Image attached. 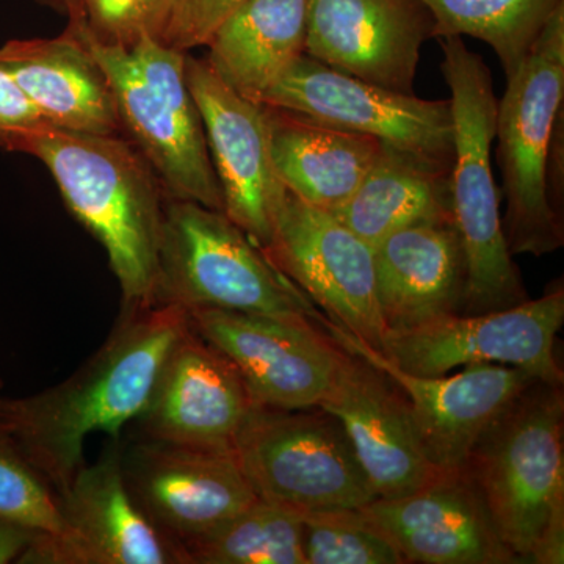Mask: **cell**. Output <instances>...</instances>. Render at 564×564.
<instances>
[{
	"label": "cell",
	"mask_w": 564,
	"mask_h": 564,
	"mask_svg": "<svg viewBox=\"0 0 564 564\" xmlns=\"http://www.w3.org/2000/svg\"><path fill=\"white\" fill-rule=\"evenodd\" d=\"M188 326V311L180 304H122L106 343L68 380L24 399L0 397L14 443L55 497L85 466L87 436L107 433L120 441L143 413Z\"/></svg>",
	"instance_id": "obj_1"
},
{
	"label": "cell",
	"mask_w": 564,
	"mask_h": 564,
	"mask_svg": "<svg viewBox=\"0 0 564 564\" xmlns=\"http://www.w3.org/2000/svg\"><path fill=\"white\" fill-rule=\"evenodd\" d=\"M3 150L50 170L68 209L106 250L122 304L155 303L166 195L143 154L117 133L50 124L14 132Z\"/></svg>",
	"instance_id": "obj_2"
},
{
	"label": "cell",
	"mask_w": 564,
	"mask_h": 564,
	"mask_svg": "<svg viewBox=\"0 0 564 564\" xmlns=\"http://www.w3.org/2000/svg\"><path fill=\"white\" fill-rule=\"evenodd\" d=\"M464 469L519 562H564L563 384L527 386L478 437Z\"/></svg>",
	"instance_id": "obj_3"
},
{
	"label": "cell",
	"mask_w": 564,
	"mask_h": 564,
	"mask_svg": "<svg viewBox=\"0 0 564 564\" xmlns=\"http://www.w3.org/2000/svg\"><path fill=\"white\" fill-rule=\"evenodd\" d=\"M441 40V70L451 90L454 166L451 172L452 223L466 261L464 315L508 310L529 300L521 273L508 250L499 192L492 173L497 99L492 74L463 36Z\"/></svg>",
	"instance_id": "obj_4"
},
{
	"label": "cell",
	"mask_w": 564,
	"mask_h": 564,
	"mask_svg": "<svg viewBox=\"0 0 564 564\" xmlns=\"http://www.w3.org/2000/svg\"><path fill=\"white\" fill-rule=\"evenodd\" d=\"M68 31L87 47L109 82L121 129L158 174L170 198L223 212L220 182L207 147L202 115L185 76V54L144 39L109 46Z\"/></svg>",
	"instance_id": "obj_5"
},
{
	"label": "cell",
	"mask_w": 564,
	"mask_h": 564,
	"mask_svg": "<svg viewBox=\"0 0 564 564\" xmlns=\"http://www.w3.org/2000/svg\"><path fill=\"white\" fill-rule=\"evenodd\" d=\"M155 302L302 325L321 314L223 212L170 196L163 210Z\"/></svg>",
	"instance_id": "obj_6"
},
{
	"label": "cell",
	"mask_w": 564,
	"mask_h": 564,
	"mask_svg": "<svg viewBox=\"0 0 564 564\" xmlns=\"http://www.w3.org/2000/svg\"><path fill=\"white\" fill-rule=\"evenodd\" d=\"M564 110V3L552 13L525 61L507 79L497 106V159L511 254H552L564 245L563 218L552 207L547 161L556 118Z\"/></svg>",
	"instance_id": "obj_7"
},
{
	"label": "cell",
	"mask_w": 564,
	"mask_h": 564,
	"mask_svg": "<svg viewBox=\"0 0 564 564\" xmlns=\"http://www.w3.org/2000/svg\"><path fill=\"white\" fill-rule=\"evenodd\" d=\"M234 455L259 499L299 516L356 510L378 499L343 423L321 406L256 404Z\"/></svg>",
	"instance_id": "obj_8"
},
{
	"label": "cell",
	"mask_w": 564,
	"mask_h": 564,
	"mask_svg": "<svg viewBox=\"0 0 564 564\" xmlns=\"http://www.w3.org/2000/svg\"><path fill=\"white\" fill-rule=\"evenodd\" d=\"M261 251L329 322L383 351L389 332L377 302L373 248L336 215L288 192Z\"/></svg>",
	"instance_id": "obj_9"
},
{
	"label": "cell",
	"mask_w": 564,
	"mask_h": 564,
	"mask_svg": "<svg viewBox=\"0 0 564 564\" xmlns=\"http://www.w3.org/2000/svg\"><path fill=\"white\" fill-rule=\"evenodd\" d=\"M262 106L373 137L444 172L454 166L451 99L429 101L388 90L304 54L270 88Z\"/></svg>",
	"instance_id": "obj_10"
},
{
	"label": "cell",
	"mask_w": 564,
	"mask_h": 564,
	"mask_svg": "<svg viewBox=\"0 0 564 564\" xmlns=\"http://www.w3.org/2000/svg\"><path fill=\"white\" fill-rule=\"evenodd\" d=\"M564 322V291L525 300L508 310L454 314L389 333L383 355L404 372L441 377L470 364L514 367L549 384H563L556 334Z\"/></svg>",
	"instance_id": "obj_11"
},
{
	"label": "cell",
	"mask_w": 564,
	"mask_h": 564,
	"mask_svg": "<svg viewBox=\"0 0 564 564\" xmlns=\"http://www.w3.org/2000/svg\"><path fill=\"white\" fill-rule=\"evenodd\" d=\"M122 477L132 502L181 564L182 545L258 500L234 454L122 434Z\"/></svg>",
	"instance_id": "obj_12"
},
{
	"label": "cell",
	"mask_w": 564,
	"mask_h": 564,
	"mask_svg": "<svg viewBox=\"0 0 564 564\" xmlns=\"http://www.w3.org/2000/svg\"><path fill=\"white\" fill-rule=\"evenodd\" d=\"M191 326L236 367L259 406L303 410L321 404L340 347L317 322L195 307Z\"/></svg>",
	"instance_id": "obj_13"
},
{
	"label": "cell",
	"mask_w": 564,
	"mask_h": 564,
	"mask_svg": "<svg viewBox=\"0 0 564 564\" xmlns=\"http://www.w3.org/2000/svg\"><path fill=\"white\" fill-rule=\"evenodd\" d=\"M185 76L220 182L223 214L262 250L288 193L274 170L265 106L234 91L206 58L185 54Z\"/></svg>",
	"instance_id": "obj_14"
},
{
	"label": "cell",
	"mask_w": 564,
	"mask_h": 564,
	"mask_svg": "<svg viewBox=\"0 0 564 564\" xmlns=\"http://www.w3.org/2000/svg\"><path fill=\"white\" fill-rule=\"evenodd\" d=\"M315 322L339 347L372 362L402 389L423 452L437 470L462 469L478 437L536 380L522 370L499 364H470L451 377L408 373L322 313Z\"/></svg>",
	"instance_id": "obj_15"
},
{
	"label": "cell",
	"mask_w": 564,
	"mask_h": 564,
	"mask_svg": "<svg viewBox=\"0 0 564 564\" xmlns=\"http://www.w3.org/2000/svg\"><path fill=\"white\" fill-rule=\"evenodd\" d=\"M62 532L36 533L20 564H177L172 547L132 502L120 441L82 467L57 496Z\"/></svg>",
	"instance_id": "obj_16"
},
{
	"label": "cell",
	"mask_w": 564,
	"mask_h": 564,
	"mask_svg": "<svg viewBox=\"0 0 564 564\" xmlns=\"http://www.w3.org/2000/svg\"><path fill=\"white\" fill-rule=\"evenodd\" d=\"M254 406L231 361L188 326L163 364L150 403L126 433L234 454L237 436Z\"/></svg>",
	"instance_id": "obj_17"
},
{
	"label": "cell",
	"mask_w": 564,
	"mask_h": 564,
	"mask_svg": "<svg viewBox=\"0 0 564 564\" xmlns=\"http://www.w3.org/2000/svg\"><path fill=\"white\" fill-rule=\"evenodd\" d=\"M433 31L422 0H307L306 55L392 91L413 95Z\"/></svg>",
	"instance_id": "obj_18"
},
{
	"label": "cell",
	"mask_w": 564,
	"mask_h": 564,
	"mask_svg": "<svg viewBox=\"0 0 564 564\" xmlns=\"http://www.w3.org/2000/svg\"><path fill=\"white\" fill-rule=\"evenodd\" d=\"M318 406L343 423L378 499L406 496L440 473L423 452L402 389L361 356L340 347Z\"/></svg>",
	"instance_id": "obj_19"
},
{
	"label": "cell",
	"mask_w": 564,
	"mask_h": 564,
	"mask_svg": "<svg viewBox=\"0 0 564 564\" xmlns=\"http://www.w3.org/2000/svg\"><path fill=\"white\" fill-rule=\"evenodd\" d=\"M406 563L519 564L494 524L467 470H440L429 484L395 499L359 508Z\"/></svg>",
	"instance_id": "obj_20"
},
{
	"label": "cell",
	"mask_w": 564,
	"mask_h": 564,
	"mask_svg": "<svg viewBox=\"0 0 564 564\" xmlns=\"http://www.w3.org/2000/svg\"><path fill=\"white\" fill-rule=\"evenodd\" d=\"M375 289L389 333L463 313L466 261L454 223H423L373 247Z\"/></svg>",
	"instance_id": "obj_21"
},
{
	"label": "cell",
	"mask_w": 564,
	"mask_h": 564,
	"mask_svg": "<svg viewBox=\"0 0 564 564\" xmlns=\"http://www.w3.org/2000/svg\"><path fill=\"white\" fill-rule=\"evenodd\" d=\"M0 69L17 82L47 124L98 135L120 131L109 82L68 29L57 39L7 41L0 47Z\"/></svg>",
	"instance_id": "obj_22"
},
{
	"label": "cell",
	"mask_w": 564,
	"mask_h": 564,
	"mask_svg": "<svg viewBox=\"0 0 564 564\" xmlns=\"http://www.w3.org/2000/svg\"><path fill=\"white\" fill-rule=\"evenodd\" d=\"M265 111L270 152L285 191L317 209H343L377 161L381 141L276 107Z\"/></svg>",
	"instance_id": "obj_23"
},
{
	"label": "cell",
	"mask_w": 564,
	"mask_h": 564,
	"mask_svg": "<svg viewBox=\"0 0 564 564\" xmlns=\"http://www.w3.org/2000/svg\"><path fill=\"white\" fill-rule=\"evenodd\" d=\"M307 0H245L212 36L206 61L234 91L262 104L306 54Z\"/></svg>",
	"instance_id": "obj_24"
},
{
	"label": "cell",
	"mask_w": 564,
	"mask_h": 564,
	"mask_svg": "<svg viewBox=\"0 0 564 564\" xmlns=\"http://www.w3.org/2000/svg\"><path fill=\"white\" fill-rule=\"evenodd\" d=\"M334 215L372 248L400 229L452 221L451 173L381 143L366 180Z\"/></svg>",
	"instance_id": "obj_25"
},
{
	"label": "cell",
	"mask_w": 564,
	"mask_h": 564,
	"mask_svg": "<svg viewBox=\"0 0 564 564\" xmlns=\"http://www.w3.org/2000/svg\"><path fill=\"white\" fill-rule=\"evenodd\" d=\"M434 20L433 39L473 36L488 44L510 79L564 0H422Z\"/></svg>",
	"instance_id": "obj_26"
},
{
	"label": "cell",
	"mask_w": 564,
	"mask_h": 564,
	"mask_svg": "<svg viewBox=\"0 0 564 564\" xmlns=\"http://www.w3.org/2000/svg\"><path fill=\"white\" fill-rule=\"evenodd\" d=\"M181 564H306L300 516L259 499L184 544Z\"/></svg>",
	"instance_id": "obj_27"
},
{
	"label": "cell",
	"mask_w": 564,
	"mask_h": 564,
	"mask_svg": "<svg viewBox=\"0 0 564 564\" xmlns=\"http://www.w3.org/2000/svg\"><path fill=\"white\" fill-rule=\"evenodd\" d=\"M306 564H406L397 545L356 510L300 514Z\"/></svg>",
	"instance_id": "obj_28"
},
{
	"label": "cell",
	"mask_w": 564,
	"mask_h": 564,
	"mask_svg": "<svg viewBox=\"0 0 564 564\" xmlns=\"http://www.w3.org/2000/svg\"><path fill=\"white\" fill-rule=\"evenodd\" d=\"M3 380L0 373V393ZM2 397V395H0ZM0 514L39 533L62 532L57 497L22 456L0 414Z\"/></svg>",
	"instance_id": "obj_29"
},
{
	"label": "cell",
	"mask_w": 564,
	"mask_h": 564,
	"mask_svg": "<svg viewBox=\"0 0 564 564\" xmlns=\"http://www.w3.org/2000/svg\"><path fill=\"white\" fill-rule=\"evenodd\" d=\"M170 10L172 0H77L69 24L109 46L131 47L144 39L162 44Z\"/></svg>",
	"instance_id": "obj_30"
},
{
	"label": "cell",
	"mask_w": 564,
	"mask_h": 564,
	"mask_svg": "<svg viewBox=\"0 0 564 564\" xmlns=\"http://www.w3.org/2000/svg\"><path fill=\"white\" fill-rule=\"evenodd\" d=\"M245 0H172L169 22L162 36L163 46L188 54L207 46L223 22Z\"/></svg>",
	"instance_id": "obj_31"
},
{
	"label": "cell",
	"mask_w": 564,
	"mask_h": 564,
	"mask_svg": "<svg viewBox=\"0 0 564 564\" xmlns=\"http://www.w3.org/2000/svg\"><path fill=\"white\" fill-rule=\"evenodd\" d=\"M47 124L17 82L0 69V150L14 132Z\"/></svg>",
	"instance_id": "obj_32"
},
{
	"label": "cell",
	"mask_w": 564,
	"mask_h": 564,
	"mask_svg": "<svg viewBox=\"0 0 564 564\" xmlns=\"http://www.w3.org/2000/svg\"><path fill=\"white\" fill-rule=\"evenodd\" d=\"M36 533L31 527L0 514V564L18 563Z\"/></svg>",
	"instance_id": "obj_33"
},
{
	"label": "cell",
	"mask_w": 564,
	"mask_h": 564,
	"mask_svg": "<svg viewBox=\"0 0 564 564\" xmlns=\"http://www.w3.org/2000/svg\"><path fill=\"white\" fill-rule=\"evenodd\" d=\"M41 3L54 7V9L65 11L66 14L74 13L77 9V0H39Z\"/></svg>",
	"instance_id": "obj_34"
}]
</instances>
